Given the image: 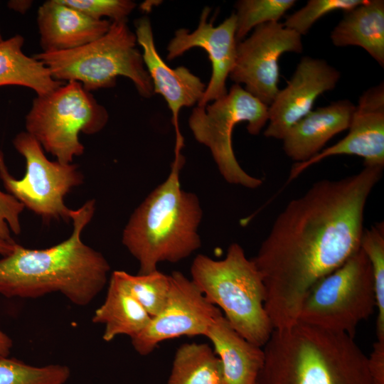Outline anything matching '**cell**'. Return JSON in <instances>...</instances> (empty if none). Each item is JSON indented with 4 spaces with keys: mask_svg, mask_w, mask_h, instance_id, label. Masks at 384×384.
<instances>
[{
    "mask_svg": "<svg viewBox=\"0 0 384 384\" xmlns=\"http://www.w3.org/2000/svg\"><path fill=\"white\" fill-rule=\"evenodd\" d=\"M347 135L309 160L295 163L287 183L310 166L336 155H356L363 166L384 167V82L370 87L359 97Z\"/></svg>",
    "mask_w": 384,
    "mask_h": 384,
    "instance_id": "cell-14",
    "label": "cell"
},
{
    "mask_svg": "<svg viewBox=\"0 0 384 384\" xmlns=\"http://www.w3.org/2000/svg\"><path fill=\"white\" fill-rule=\"evenodd\" d=\"M356 105L346 99L311 110L282 139L284 152L296 163L309 160L332 137L348 129Z\"/></svg>",
    "mask_w": 384,
    "mask_h": 384,
    "instance_id": "cell-18",
    "label": "cell"
},
{
    "mask_svg": "<svg viewBox=\"0 0 384 384\" xmlns=\"http://www.w3.org/2000/svg\"><path fill=\"white\" fill-rule=\"evenodd\" d=\"M183 145L176 143L168 177L134 210L123 230L122 244L138 261L139 274L157 270L161 262H179L201 247L200 202L180 183L185 162L181 152Z\"/></svg>",
    "mask_w": 384,
    "mask_h": 384,
    "instance_id": "cell-4",
    "label": "cell"
},
{
    "mask_svg": "<svg viewBox=\"0 0 384 384\" xmlns=\"http://www.w3.org/2000/svg\"><path fill=\"white\" fill-rule=\"evenodd\" d=\"M383 170L364 166L342 178L317 181L277 216L252 259L274 329L296 324L313 286L360 249L366 205Z\"/></svg>",
    "mask_w": 384,
    "mask_h": 384,
    "instance_id": "cell-1",
    "label": "cell"
},
{
    "mask_svg": "<svg viewBox=\"0 0 384 384\" xmlns=\"http://www.w3.org/2000/svg\"><path fill=\"white\" fill-rule=\"evenodd\" d=\"M376 308L371 265L361 248L317 282L302 303L297 321L354 337Z\"/></svg>",
    "mask_w": 384,
    "mask_h": 384,
    "instance_id": "cell-8",
    "label": "cell"
},
{
    "mask_svg": "<svg viewBox=\"0 0 384 384\" xmlns=\"http://www.w3.org/2000/svg\"><path fill=\"white\" fill-rule=\"evenodd\" d=\"M13 144L25 159L26 172L20 179L11 176L0 151V179L6 192L46 223L70 220L72 209L65 205L64 198L83 183V174L78 165L50 161L40 143L27 132L17 134Z\"/></svg>",
    "mask_w": 384,
    "mask_h": 384,
    "instance_id": "cell-10",
    "label": "cell"
},
{
    "mask_svg": "<svg viewBox=\"0 0 384 384\" xmlns=\"http://www.w3.org/2000/svg\"><path fill=\"white\" fill-rule=\"evenodd\" d=\"M256 384H372L353 337L297 321L274 329Z\"/></svg>",
    "mask_w": 384,
    "mask_h": 384,
    "instance_id": "cell-3",
    "label": "cell"
},
{
    "mask_svg": "<svg viewBox=\"0 0 384 384\" xmlns=\"http://www.w3.org/2000/svg\"><path fill=\"white\" fill-rule=\"evenodd\" d=\"M95 209L94 199L72 209V233L55 245L29 249L16 243L11 253L0 259V294L37 298L59 292L75 305L89 304L104 289L110 270L102 254L81 238Z\"/></svg>",
    "mask_w": 384,
    "mask_h": 384,
    "instance_id": "cell-2",
    "label": "cell"
},
{
    "mask_svg": "<svg viewBox=\"0 0 384 384\" xmlns=\"http://www.w3.org/2000/svg\"><path fill=\"white\" fill-rule=\"evenodd\" d=\"M137 43L142 48V58L151 80L154 92L161 95L172 113L176 138L182 135L178 128V114L183 107H191L201 100L206 86L184 66L171 68L156 50L151 22L143 16L135 22Z\"/></svg>",
    "mask_w": 384,
    "mask_h": 384,
    "instance_id": "cell-16",
    "label": "cell"
},
{
    "mask_svg": "<svg viewBox=\"0 0 384 384\" xmlns=\"http://www.w3.org/2000/svg\"><path fill=\"white\" fill-rule=\"evenodd\" d=\"M302 37L282 23L257 26L251 35L238 43L235 66L229 77L235 84L268 107L279 88L280 56L287 52L302 53Z\"/></svg>",
    "mask_w": 384,
    "mask_h": 384,
    "instance_id": "cell-11",
    "label": "cell"
},
{
    "mask_svg": "<svg viewBox=\"0 0 384 384\" xmlns=\"http://www.w3.org/2000/svg\"><path fill=\"white\" fill-rule=\"evenodd\" d=\"M344 15L330 34L337 47L359 46L384 67V1L365 0Z\"/></svg>",
    "mask_w": 384,
    "mask_h": 384,
    "instance_id": "cell-20",
    "label": "cell"
},
{
    "mask_svg": "<svg viewBox=\"0 0 384 384\" xmlns=\"http://www.w3.org/2000/svg\"><path fill=\"white\" fill-rule=\"evenodd\" d=\"M112 21L94 19L66 4L63 0H48L37 12L42 52L72 50L105 34Z\"/></svg>",
    "mask_w": 384,
    "mask_h": 384,
    "instance_id": "cell-17",
    "label": "cell"
},
{
    "mask_svg": "<svg viewBox=\"0 0 384 384\" xmlns=\"http://www.w3.org/2000/svg\"><path fill=\"white\" fill-rule=\"evenodd\" d=\"M255 384H256V383H255Z\"/></svg>",
    "mask_w": 384,
    "mask_h": 384,
    "instance_id": "cell-36",
    "label": "cell"
},
{
    "mask_svg": "<svg viewBox=\"0 0 384 384\" xmlns=\"http://www.w3.org/2000/svg\"><path fill=\"white\" fill-rule=\"evenodd\" d=\"M137 43L127 21H112L105 34L86 45L33 56L57 81H75L91 92L112 88L117 78L124 76L132 80L141 96L149 98L154 93L153 84Z\"/></svg>",
    "mask_w": 384,
    "mask_h": 384,
    "instance_id": "cell-6",
    "label": "cell"
},
{
    "mask_svg": "<svg viewBox=\"0 0 384 384\" xmlns=\"http://www.w3.org/2000/svg\"><path fill=\"white\" fill-rule=\"evenodd\" d=\"M125 286L151 316L158 315L165 306L170 290V276L158 270L146 274L133 275L117 270Z\"/></svg>",
    "mask_w": 384,
    "mask_h": 384,
    "instance_id": "cell-24",
    "label": "cell"
},
{
    "mask_svg": "<svg viewBox=\"0 0 384 384\" xmlns=\"http://www.w3.org/2000/svg\"><path fill=\"white\" fill-rule=\"evenodd\" d=\"M12 347V339L0 330V358L9 356Z\"/></svg>",
    "mask_w": 384,
    "mask_h": 384,
    "instance_id": "cell-32",
    "label": "cell"
},
{
    "mask_svg": "<svg viewBox=\"0 0 384 384\" xmlns=\"http://www.w3.org/2000/svg\"><path fill=\"white\" fill-rule=\"evenodd\" d=\"M16 242H8L0 239V255L6 256L11 253L15 247Z\"/></svg>",
    "mask_w": 384,
    "mask_h": 384,
    "instance_id": "cell-34",
    "label": "cell"
},
{
    "mask_svg": "<svg viewBox=\"0 0 384 384\" xmlns=\"http://www.w3.org/2000/svg\"><path fill=\"white\" fill-rule=\"evenodd\" d=\"M268 116L267 105L240 85L234 84L210 105H197L188 124L195 139L210 149L227 182L254 189L262 184V180L250 175L239 164L233 148V132L236 124L246 122L249 134L257 135L267 124Z\"/></svg>",
    "mask_w": 384,
    "mask_h": 384,
    "instance_id": "cell-9",
    "label": "cell"
},
{
    "mask_svg": "<svg viewBox=\"0 0 384 384\" xmlns=\"http://www.w3.org/2000/svg\"><path fill=\"white\" fill-rule=\"evenodd\" d=\"M24 38L15 35L0 42V86L19 85L33 90L37 95L48 94L63 85L48 69L22 50Z\"/></svg>",
    "mask_w": 384,
    "mask_h": 384,
    "instance_id": "cell-22",
    "label": "cell"
},
{
    "mask_svg": "<svg viewBox=\"0 0 384 384\" xmlns=\"http://www.w3.org/2000/svg\"><path fill=\"white\" fill-rule=\"evenodd\" d=\"M340 78V72L326 60L302 57L287 86L279 90L268 107V125L264 135L282 140L312 110L319 96L335 89Z\"/></svg>",
    "mask_w": 384,
    "mask_h": 384,
    "instance_id": "cell-13",
    "label": "cell"
},
{
    "mask_svg": "<svg viewBox=\"0 0 384 384\" xmlns=\"http://www.w3.org/2000/svg\"><path fill=\"white\" fill-rule=\"evenodd\" d=\"M170 276V290L162 311L147 326L131 338L140 355L146 356L162 341L183 336H205L221 310L210 303L193 283L180 272Z\"/></svg>",
    "mask_w": 384,
    "mask_h": 384,
    "instance_id": "cell-12",
    "label": "cell"
},
{
    "mask_svg": "<svg viewBox=\"0 0 384 384\" xmlns=\"http://www.w3.org/2000/svg\"><path fill=\"white\" fill-rule=\"evenodd\" d=\"M204 336L222 363L225 384L256 383L265 360L262 347L239 334L223 314L211 323Z\"/></svg>",
    "mask_w": 384,
    "mask_h": 384,
    "instance_id": "cell-19",
    "label": "cell"
},
{
    "mask_svg": "<svg viewBox=\"0 0 384 384\" xmlns=\"http://www.w3.org/2000/svg\"><path fill=\"white\" fill-rule=\"evenodd\" d=\"M109 114L92 93L75 81L37 95L25 117L26 129L43 150L62 164H71L85 151L79 134H95L107 124Z\"/></svg>",
    "mask_w": 384,
    "mask_h": 384,
    "instance_id": "cell-7",
    "label": "cell"
},
{
    "mask_svg": "<svg viewBox=\"0 0 384 384\" xmlns=\"http://www.w3.org/2000/svg\"><path fill=\"white\" fill-rule=\"evenodd\" d=\"M3 41V38H2V36L1 35V33H0V42Z\"/></svg>",
    "mask_w": 384,
    "mask_h": 384,
    "instance_id": "cell-35",
    "label": "cell"
},
{
    "mask_svg": "<svg viewBox=\"0 0 384 384\" xmlns=\"http://www.w3.org/2000/svg\"><path fill=\"white\" fill-rule=\"evenodd\" d=\"M361 248L370 261L376 299L377 339L384 338V224L376 223L369 229H364Z\"/></svg>",
    "mask_w": 384,
    "mask_h": 384,
    "instance_id": "cell-26",
    "label": "cell"
},
{
    "mask_svg": "<svg viewBox=\"0 0 384 384\" xmlns=\"http://www.w3.org/2000/svg\"><path fill=\"white\" fill-rule=\"evenodd\" d=\"M295 0H240L235 4L238 42L259 25L279 22L287 11L296 4Z\"/></svg>",
    "mask_w": 384,
    "mask_h": 384,
    "instance_id": "cell-27",
    "label": "cell"
},
{
    "mask_svg": "<svg viewBox=\"0 0 384 384\" xmlns=\"http://www.w3.org/2000/svg\"><path fill=\"white\" fill-rule=\"evenodd\" d=\"M66 4L97 20L103 17L111 21H127V16L136 7L130 0H63Z\"/></svg>",
    "mask_w": 384,
    "mask_h": 384,
    "instance_id": "cell-29",
    "label": "cell"
},
{
    "mask_svg": "<svg viewBox=\"0 0 384 384\" xmlns=\"http://www.w3.org/2000/svg\"><path fill=\"white\" fill-rule=\"evenodd\" d=\"M167 384H225L222 363L207 343H183L175 353Z\"/></svg>",
    "mask_w": 384,
    "mask_h": 384,
    "instance_id": "cell-23",
    "label": "cell"
},
{
    "mask_svg": "<svg viewBox=\"0 0 384 384\" xmlns=\"http://www.w3.org/2000/svg\"><path fill=\"white\" fill-rule=\"evenodd\" d=\"M25 207L16 198L0 189V239L14 242L11 231L21 233L20 216Z\"/></svg>",
    "mask_w": 384,
    "mask_h": 384,
    "instance_id": "cell-30",
    "label": "cell"
},
{
    "mask_svg": "<svg viewBox=\"0 0 384 384\" xmlns=\"http://www.w3.org/2000/svg\"><path fill=\"white\" fill-rule=\"evenodd\" d=\"M70 376L65 365L34 366L9 356L0 358V384H64Z\"/></svg>",
    "mask_w": 384,
    "mask_h": 384,
    "instance_id": "cell-25",
    "label": "cell"
},
{
    "mask_svg": "<svg viewBox=\"0 0 384 384\" xmlns=\"http://www.w3.org/2000/svg\"><path fill=\"white\" fill-rule=\"evenodd\" d=\"M151 316L128 290L117 270L110 277L103 303L95 311L92 321L104 325L102 339L113 341L125 335L131 338L141 333Z\"/></svg>",
    "mask_w": 384,
    "mask_h": 384,
    "instance_id": "cell-21",
    "label": "cell"
},
{
    "mask_svg": "<svg viewBox=\"0 0 384 384\" xmlns=\"http://www.w3.org/2000/svg\"><path fill=\"white\" fill-rule=\"evenodd\" d=\"M8 6L18 12H20L21 14H24L26 12L29 8L31 7L32 4L31 1H21V0H15V1H9L8 2Z\"/></svg>",
    "mask_w": 384,
    "mask_h": 384,
    "instance_id": "cell-33",
    "label": "cell"
},
{
    "mask_svg": "<svg viewBox=\"0 0 384 384\" xmlns=\"http://www.w3.org/2000/svg\"><path fill=\"white\" fill-rule=\"evenodd\" d=\"M365 0H309L306 5L287 16L283 25L300 36L306 35L321 17L335 11L351 10Z\"/></svg>",
    "mask_w": 384,
    "mask_h": 384,
    "instance_id": "cell-28",
    "label": "cell"
},
{
    "mask_svg": "<svg viewBox=\"0 0 384 384\" xmlns=\"http://www.w3.org/2000/svg\"><path fill=\"white\" fill-rule=\"evenodd\" d=\"M191 280L207 300L221 309L232 327L248 341L263 347L274 328L265 309L262 277L243 248L232 243L220 260L198 255Z\"/></svg>",
    "mask_w": 384,
    "mask_h": 384,
    "instance_id": "cell-5",
    "label": "cell"
},
{
    "mask_svg": "<svg viewBox=\"0 0 384 384\" xmlns=\"http://www.w3.org/2000/svg\"><path fill=\"white\" fill-rule=\"evenodd\" d=\"M209 13V8L203 9L198 26L193 31L189 32L185 28L177 30L166 48V58L169 60L194 47L202 48L208 53L212 74L198 103L199 107H206L209 102L215 101L228 92L226 80L235 66L238 43L235 38V12L217 26L213 25V21L207 22Z\"/></svg>",
    "mask_w": 384,
    "mask_h": 384,
    "instance_id": "cell-15",
    "label": "cell"
},
{
    "mask_svg": "<svg viewBox=\"0 0 384 384\" xmlns=\"http://www.w3.org/2000/svg\"><path fill=\"white\" fill-rule=\"evenodd\" d=\"M368 368L372 384H384V339H377L368 357Z\"/></svg>",
    "mask_w": 384,
    "mask_h": 384,
    "instance_id": "cell-31",
    "label": "cell"
}]
</instances>
